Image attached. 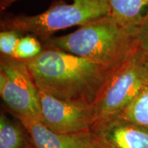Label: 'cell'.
I'll return each instance as SVG.
<instances>
[{"label":"cell","instance_id":"6da1fadb","mask_svg":"<svg viewBox=\"0 0 148 148\" xmlns=\"http://www.w3.org/2000/svg\"><path fill=\"white\" fill-rule=\"evenodd\" d=\"M42 46L38 56L24 60L39 91L61 100L94 106L115 68Z\"/></svg>","mask_w":148,"mask_h":148},{"label":"cell","instance_id":"7a4b0ae2","mask_svg":"<svg viewBox=\"0 0 148 148\" xmlns=\"http://www.w3.org/2000/svg\"><path fill=\"white\" fill-rule=\"evenodd\" d=\"M42 45L86 58L110 68L117 67L137 45L134 35L109 14L81 25L71 34L40 40Z\"/></svg>","mask_w":148,"mask_h":148},{"label":"cell","instance_id":"3957f363","mask_svg":"<svg viewBox=\"0 0 148 148\" xmlns=\"http://www.w3.org/2000/svg\"><path fill=\"white\" fill-rule=\"evenodd\" d=\"M106 14H108L106 0H73L72 3L58 2L36 15L7 16L1 20L0 28L34 35L42 40L60 29L81 26Z\"/></svg>","mask_w":148,"mask_h":148},{"label":"cell","instance_id":"277c9868","mask_svg":"<svg viewBox=\"0 0 148 148\" xmlns=\"http://www.w3.org/2000/svg\"><path fill=\"white\" fill-rule=\"evenodd\" d=\"M147 82L148 59L138 42L131 55L111 73L94 104L92 127L117 117Z\"/></svg>","mask_w":148,"mask_h":148},{"label":"cell","instance_id":"5b68a950","mask_svg":"<svg viewBox=\"0 0 148 148\" xmlns=\"http://www.w3.org/2000/svg\"><path fill=\"white\" fill-rule=\"evenodd\" d=\"M0 96L12 115L40 121L39 90L24 60L0 55Z\"/></svg>","mask_w":148,"mask_h":148},{"label":"cell","instance_id":"8992f818","mask_svg":"<svg viewBox=\"0 0 148 148\" xmlns=\"http://www.w3.org/2000/svg\"><path fill=\"white\" fill-rule=\"evenodd\" d=\"M40 121L48 128L64 134L90 132L93 106L66 101L39 91Z\"/></svg>","mask_w":148,"mask_h":148},{"label":"cell","instance_id":"52a82bcc","mask_svg":"<svg viewBox=\"0 0 148 148\" xmlns=\"http://www.w3.org/2000/svg\"><path fill=\"white\" fill-rule=\"evenodd\" d=\"M90 132L101 148H148V130L119 117L96 125Z\"/></svg>","mask_w":148,"mask_h":148},{"label":"cell","instance_id":"ba28073f","mask_svg":"<svg viewBox=\"0 0 148 148\" xmlns=\"http://www.w3.org/2000/svg\"><path fill=\"white\" fill-rule=\"evenodd\" d=\"M12 116L25 127L32 148H80L83 139L88 133L60 134L48 128L39 120L20 115Z\"/></svg>","mask_w":148,"mask_h":148},{"label":"cell","instance_id":"9c48e42d","mask_svg":"<svg viewBox=\"0 0 148 148\" xmlns=\"http://www.w3.org/2000/svg\"><path fill=\"white\" fill-rule=\"evenodd\" d=\"M108 14L133 34L148 12V0H106Z\"/></svg>","mask_w":148,"mask_h":148},{"label":"cell","instance_id":"30bf717a","mask_svg":"<svg viewBox=\"0 0 148 148\" xmlns=\"http://www.w3.org/2000/svg\"><path fill=\"white\" fill-rule=\"evenodd\" d=\"M10 119L1 111L0 148H32L27 131L18 121Z\"/></svg>","mask_w":148,"mask_h":148},{"label":"cell","instance_id":"8fae6325","mask_svg":"<svg viewBox=\"0 0 148 148\" xmlns=\"http://www.w3.org/2000/svg\"><path fill=\"white\" fill-rule=\"evenodd\" d=\"M117 117L148 130V82Z\"/></svg>","mask_w":148,"mask_h":148},{"label":"cell","instance_id":"7c38bea8","mask_svg":"<svg viewBox=\"0 0 148 148\" xmlns=\"http://www.w3.org/2000/svg\"><path fill=\"white\" fill-rule=\"evenodd\" d=\"M42 48L39 38L32 34L24 35L18 40L14 58L22 60L32 59L41 52Z\"/></svg>","mask_w":148,"mask_h":148},{"label":"cell","instance_id":"4fadbf2b","mask_svg":"<svg viewBox=\"0 0 148 148\" xmlns=\"http://www.w3.org/2000/svg\"><path fill=\"white\" fill-rule=\"evenodd\" d=\"M24 35L11 29L0 32V51L1 55L14 57L18 40Z\"/></svg>","mask_w":148,"mask_h":148},{"label":"cell","instance_id":"5bb4252c","mask_svg":"<svg viewBox=\"0 0 148 148\" xmlns=\"http://www.w3.org/2000/svg\"><path fill=\"white\" fill-rule=\"evenodd\" d=\"M132 34L138 40L148 59V12Z\"/></svg>","mask_w":148,"mask_h":148},{"label":"cell","instance_id":"9a60e30c","mask_svg":"<svg viewBox=\"0 0 148 148\" xmlns=\"http://www.w3.org/2000/svg\"><path fill=\"white\" fill-rule=\"evenodd\" d=\"M80 148H101V146L98 144L93 136H92L91 132H88L86 134L83 139Z\"/></svg>","mask_w":148,"mask_h":148}]
</instances>
